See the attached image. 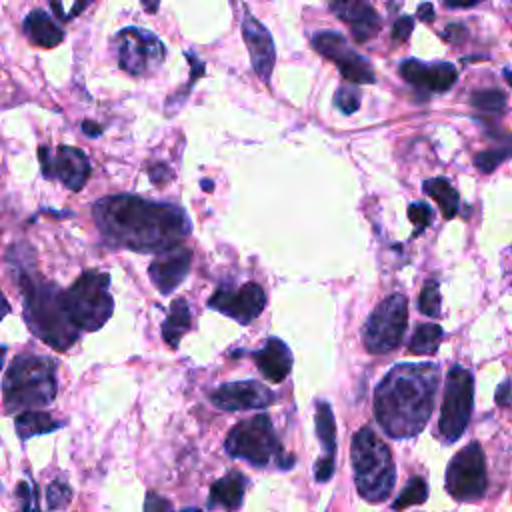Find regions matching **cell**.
Segmentation results:
<instances>
[{
  "label": "cell",
  "instance_id": "obj_1",
  "mask_svg": "<svg viewBox=\"0 0 512 512\" xmlns=\"http://www.w3.org/2000/svg\"><path fill=\"white\" fill-rule=\"evenodd\" d=\"M100 234L114 246L134 252H164L190 234V220L180 206L140 196H106L94 204Z\"/></svg>",
  "mask_w": 512,
  "mask_h": 512
},
{
  "label": "cell",
  "instance_id": "obj_2",
  "mask_svg": "<svg viewBox=\"0 0 512 512\" xmlns=\"http://www.w3.org/2000/svg\"><path fill=\"white\" fill-rule=\"evenodd\" d=\"M440 370L432 362L396 364L374 390V416L392 438L416 436L428 422Z\"/></svg>",
  "mask_w": 512,
  "mask_h": 512
},
{
  "label": "cell",
  "instance_id": "obj_3",
  "mask_svg": "<svg viewBox=\"0 0 512 512\" xmlns=\"http://www.w3.org/2000/svg\"><path fill=\"white\" fill-rule=\"evenodd\" d=\"M18 282L28 328L54 350H68L78 340L80 328L68 316L64 292L56 284L32 280L30 274H20Z\"/></svg>",
  "mask_w": 512,
  "mask_h": 512
},
{
  "label": "cell",
  "instance_id": "obj_4",
  "mask_svg": "<svg viewBox=\"0 0 512 512\" xmlns=\"http://www.w3.org/2000/svg\"><path fill=\"white\" fill-rule=\"evenodd\" d=\"M2 392L8 412L50 404L56 396V362L34 354L16 356L6 368Z\"/></svg>",
  "mask_w": 512,
  "mask_h": 512
},
{
  "label": "cell",
  "instance_id": "obj_5",
  "mask_svg": "<svg viewBox=\"0 0 512 512\" xmlns=\"http://www.w3.org/2000/svg\"><path fill=\"white\" fill-rule=\"evenodd\" d=\"M352 468L358 494L368 502H382L390 496L396 482V468L390 448L368 426L352 438Z\"/></svg>",
  "mask_w": 512,
  "mask_h": 512
},
{
  "label": "cell",
  "instance_id": "obj_6",
  "mask_svg": "<svg viewBox=\"0 0 512 512\" xmlns=\"http://www.w3.org/2000/svg\"><path fill=\"white\" fill-rule=\"evenodd\" d=\"M110 276L100 270H86L66 292L64 304L70 320L84 332H94L106 324L114 310L108 290Z\"/></svg>",
  "mask_w": 512,
  "mask_h": 512
},
{
  "label": "cell",
  "instance_id": "obj_7",
  "mask_svg": "<svg viewBox=\"0 0 512 512\" xmlns=\"http://www.w3.org/2000/svg\"><path fill=\"white\" fill-rule=\"evenodd\" d=\"M226 452L232 458H242L252 466L260 468H264L272 460L278 462L280 468H292L294 462L292 456L286 458L282 454V446L266 414H258L238 422L226 436Z\"/></svg>",
  "mask_w": 512,
  "mask_h": 512
},
{
  "label": "cell",
  "instance_id": "obj_8",
  "mask_svg": "<svg viewBox=\"0 0 512 512\" xmlns=\"http://www.w3.org/2000/svg\"><path fill=\"white\" fill-rule=\"evenodd\" d=\"M472 400H474L472 374L458 364L452 366L446 376L442 412L438 422V434L444 442L452 444L464 434L472 414Z\"/></svg>",
  "mask_w": 512,
  "mask_h": 512
},
{
  "label": "cell",
  "instance_id": "obj_9",
  "mask_svg": "<svg viewBox=\"0 0 512 512\" xmlns=\"http://www.w3.org/2000/svg\"><path fill=\"white\" fill-rule=\"evenodd\" d=\"M408 324V300L404 294L384 298L368 316L362 336L364 346L372 354L392 352L400 346Z\"/></svg>",
  "mask_w": 512,
  "mask_h": 512
},
{
  "label": "cell",
  "instance_id": "obj_10",
  "mask_svg": "<svg viewBox=\"0 0 512 512\" xmlns=\"http://www.w3.org/2000/svg\"><path fill=\"white\" fill-rule=\"evenodd\" d=\"M488 486L486 460L478 442H470L448 464L446 490L454 500L470 502L484 496Z\"/></svg>",
  "mask_w": 512,
  "mask_h": 512
},
{
  "label": "cell",
  "instance_id": "obj_11",
  "mask_svg": "<svg viewBox=\"0 0 512 512\" xmlns=\"http://www.w3.org/2000/svg\"><path fill=\"white\" fill-rule=\"evenodd\" d=\"M114 46L118 50V64L132 76H144L158 68L164 60L162 42L148 30L124 28L116 34Z\"/></svg>",
  "mask_w": 512,
  "mask_h": 512
},
{
  "label": "cell",
  "instance_id": "obj_12",
  "mask_svg": "<svg viewBox=\"0 0 512 512\" xmlns=\"http://www.w3.org/2000/svg\"><path fill=\"white\" fill-rule=\"evenodd\" d=\"M312 46L324 58L332 60L346 80L354 84H372L376 80L372 64L356 50H352V46L346 42L342 34L332 30L316 32L312 36Z\"/></svg>",
  "mask_w": 512,
  "mask_h": 512
},
{
  "label": "cell",
  "instance_id": "obj_13",
  "mask_svg": "<svg viewBox=\"0 0 512 512\" xmlns=\"http://www.w3.org/2000/svg\"><path fill=\"white\" fill-rule=\"evenodd\" d=\"M266 306V294L260 284L246 282L240 288L222 286L208 298V308L234 318L240 324H250L262 314Z\"/></svg>",
  "mask_w": 512,
  "mask_h": 512
},
{
  "label": "cell",
  "instance_id": "obj_14",
  "mask_svg": "<svg viewBox=\"0 0 512 512\" xmlns=\"http://www.w3.org/2000/svg\"><path fill=\"white\" fill-rule=\"evenodd\" d=\"M38 154H40V164L46 178L58 176L62 184L72 192H78L80 188H84L90 176V162L80 148L60 146L54 158H50L48 148H40Z\"/></svg>",
  "mask_w": 512,
  "mask_h": 512
},
{
  "label": "cell",
  "instance_id": "obj_15",
  "mask_svg": "<svg viewBox=\"0 0 512 512\" xmlns=\"http://www.w3.org/2000/svg\"><path fill=\"white\" fill-rule=\"evenodd\" d=\"M274 398V392L256 380L228 382L210 394L212 404L226 412L266 408L274 402Z\"/></svg>",
  "mask_w": 512,
  "mask_h": 512
},
{
  "label": "cell",
  "instance_id": "obj_16",
  "mask_svg": "<svg viewBox=\"0 0 512 512\" xmlns=\"http://www.w3.org/2000/svg\"><path fill=\"white\" fill-rule=\"evenodd\" d=\"M242 36L250 52L254 72L260 76L262 82H268L276 62L274 40L270 32L264 28V24L248 12V8L244 10V18H242Z\"/></svg>",
  "mask_w": 512,
  "mask_h": 512
},
{
  "label": "cell",
  "instance_id": "obj_17",
  "mask_svg": "<svg viewBox=\"0 0 512 512\" xmlns=\"http://www.w3.org/2000/svg\"><path fill=\"white\" fill-rule=\"evenodd\" d=\"M402 78L422 92H446L454 86L458 72L448 62H420L404 60L400 64Z\"/></svg>",
  "mask_w": 512,
  "mask_h": 512
},
{
  "label": "cell",
  "instance_id": "obj_18",
  "mask_svg": "<svg viewBox=\"0 0 512 512\" xmlns=\"http://www.w3.org/2000/svg\"><path fill=\"white\" fill-rule=\"evenodd\" d=\"M190 264H192V250L184 246H176L160 252L148 266V274L152 284L160 290V294H170L188 276Z\"/></svg>",
  "mask_w": 512,
  "mask_h": 512
},
{
  "label": "cell",
  "instance_id": "obj_19",
  "mask_svg": "<svg viewBox=\"0 0 512 512\" xmlns=\"http://www.w3.org/2000/svg\"><path fill=\"white\" fill-rule=\"evenodd\" d=\"M330 8L350 26L356 42H366L380 30V18L368 0H330Z\"/></svg>",
  "mask_w": 512,
  "mask_h": 512
},
{
  "label": "cell",
  "instance_id": "obj_20",
  "mask_svg": "<svg viewBox=\"0 0 512 512\" xmlns=\"http://www.w3.org/2000/svg\"><path fill=\"white\" fill-rule=\"evenodd\" d=\"M316 434H318V440L322 442L324 456L318 458L314 476L318 482H328L334 474V464H336V424H334L332 408L326 402L316 404Z\"/></svg>",
  "mask_w": 512,
  "mask_h": 512
},
{
  "label": "cell",
  "instance_id": "obj_21",
  "mask_svg": "<svg viewBox=\"0 0 512 512\" xmlns=\"http://www.w3.org/2000/svg\"><path fill=\"white\" fill-rule=\"evenodd\" d=\"M254 360L270 382H282L292 368V352L280 338H268L266 344L254 352Z\"/></svg>",
  "mask_w": 512,
  "mask_h": 512
},
{
  "label": "cell",
  "instance_id": "obj_22",
  "mask_svg": "<svg viewBox=\"0 0 512 512\" xmlns=\"http://www.w3.org/2000/svg\"><path fill=\"white\" fill-rule=\"evenodd\" d=\"M244 492H246V476L238 470H232L210 486V508L236 510L242 506Z\"/></svg>",
  "mask_w": 512,
  "mask_h": 512
},
{
  "label": "cell",
  "instance_id": "obj_23",
  "mask_svg": "<svg viewBox=\"0 0 512 512\" xmlns=\"http://www.w3.org/2000/svg\"><path fill=\"white\" fill-rule=\"evenodd\" d=\"M22 28H24L26 36L34 44H38L42 48H54V46H58L64 40V30L58 28L52 22V18L46 12H42V10H32L24 18V26Z\"/></svg>",
  "mask_w": 512,
  "mask_h": 512
},
{
  "label": "cell",
  "instance_id": "obj_24",
  "mask_svg": "<svg viewBox=\"0 0 512 512\" xmlns=\"http://www.w3.org/2000/svg\"><path fill=\"white\" fill-rule=\"evenodd\" d=\"M192 326V314L184 298H178L172 302L168 318L162 324V336L168 346L176 348L180 344V338L190 330Z\"/></svg>",
  "mask_w": 512,
  "mask_h": 512
},
{
  "label": "cell",
  "instance_id": "obj_25",
  "mask_svg": "<svg viewBox=\"0 0 512 512\" xmlns=\"http://www.w3.org/2000/svg\"><path fill=\"white\" fill-rule=\"evenodd\" d=\"M422 190H424L430 198L436 200V204L440 206L444 218H454V216H456L460 198H458V192L452 188V184H450L446 178H430V180H424Z\"/></svg>",
  "mask_w": 512,
  "mask_h": 512
},
{
  "label": "cell",
  "instance_id": "obj_26",
  "mask_svg": "<svg viewBox=\"0 0 512 512\" xmlns=\"http://www.w3.org/2000/svg\"><path fill=\"white\" fill-rule=\"evenodd\" d=\"M14 426H16V432L22 440H28L32 436H38V434H48V432H54L56 428H60L62 424L56 422L50 414L46 412H22L16 416L14 420Z\"/></svg>",
  "mask_w": 512,
  "mask_h": 512
},
{
  "label": "cell",
  "instance_id": "obj_27",
  "mask_svg": "<svg viewBox=\"0 0 512 512\" xmlns=\"http://www.w3.org/2000/svg\"><path fill=\"white\" fill-rule=\"evenodd\" d=\"M442 328L438 324H420L410 342H408V352L410 354H434L440 346V340H442Z\"/></svg>",
  "mask_w": 512,
  "mask_h": 512
},
{
  "label": "cell",
  "instance_id": "obj_28",
  "mask_svg": "<svg viewBox=\"0 0 512 512\" xmlns=\"http://www.w3.org/2000/svg\"><path fill=\"white\" fill-rule=\"evenodd\" d=\"M426 498H428V484H426V480L420 478V476H414L402 488L400 496L392 502V508L394 510H402V508H408V506H414V504H422V502H426Z\"/></svg>",
  "mask_w": 512,
  "mask_h": 512
},
{
  "label": "cell",
  "instance_id": "obj_29",
  "mask_svg": "<svg viewBox=\"0 0 512 512\" xmlns=\"http://www.w3.org/2000/svg\"><path fill=\"white\" fill-rule=\"evenodd\" d=\"M470 104L484 114H502L506 108V96L502 90H496V88L478 90L472 94Z\"/></svg>",
  "mask_w": 512,
  "mask_h": 512
},
{
  "label": "cell",
  "instance_id": "obj_30",
  "mask_svg": "<svg viewBox=\"0 0 512 512\" xmlns=\"http://www.w3.org/2000/svg\"><path fill=\"white\" fill-rule=\"evenodd\" d=\"M512 158V144H504L500 148H494V150H484V152H478L474 156V164L480 172L484 174H490L494 172L504 160Z\"/></svg>",
  "mask_w": 512,
  "mask_h": 512
},
{
  "label": "cell",
  "instance_id": "obj_31",
  "mask_svg": "<svg viewBox=\"0 0 512 512\" xmlns=\"http://www.w3.org/2000/svg\"><path fill=\"white\" fill-rule=\"evenodd\" d=\"M418 308L424 316H430V318L440 316V290H438L436 280H428L424 284L420 298H418Z\"/></svg>",
  "mask_w": 512,
  "mask_h": 512
},
{
  "label": "cell",
  "instance_id": "obj_32",
  "mask_svg": "<svg viewBox=\"0 0 512 512\" xmlns=\"http://www.w3.org/2000/svg\"><path fill=\"white\" fill-rule=\"evenodd\" d=\"M72 500V490L66 484V480L58 478L54 482L48 484L46 488V504L50 510H58V508H66Z\"/></svg>",
  "mask_w": 512,
  "mask_h": 512
},
{
  "label": "cell",
  "instance_id": "obj_33",
  "mask_svg": "<svg viewBox=\"0 0 512 512\" xmlns=\"http://www.w3.org/2000/svg\"><path fill=\"white\" fill-rule=\"evenodd\" d=\"M334 106L344 112V114H352L360 108V92L352 86H342L336 90L334 96Z\"/></svg>",
  "mask_w": 512,
  "mask_h": 512
},
{
  "label": "cell",
  "instance_id": "obj_34",
  "mask_svg": "<svg viewBox=\"0 0 512 512\" xmlns=\"http://www.w3.org/2000/svg\"><path fill=\"white\" fill-rule=\"evenodd\" d=\"M408 218L414 224V234H420L424 228L432 224V208L426 202H412L408 206Z\"/></svg>",
  "mask_w": 512,
  "mask_h": 512
},
{
  "label": "cell",
  "instance_id": "obj_35",
  "mask_svg": "<svg viewBox=\"0 0 512 512\" xmlns=\"http://www.w3.org/2000/svg\"><path fill=\"white\" fill-rule=\"evenodd\" d=\"M16 496L20 498L22 510H38V500H36V488L28 482H20L16 486Z\"/></svg>",
  "mask_w": 512,
  "mask_h": 512
},
{
  "label": "cell",
  "instance_id": "obj_36",
  "mask_svg": "<svg viewBox=\"0 0 512 512\" xmlns=\"http://www.w3.org/2000/svg\"><path fill=\"white\" fill-rule=\"evenodd\" d=\"M412 28H414V20L410 16H402L396 20V24L392 28V38L396 42H406L408 36L412 34Z\"/></svg>",
  "mask_w": 512,
  "mask_h": 512
},
{
  "label": "cell",
  "instance_id": "obj_37",
  "mask_svg": "<svg viewBox=\"0 0 512 512\" xmlns=\"http://www.w3.org/2000/svg\"><path fill=\"white\" fill-rule=\"evenodd\" d=\"M496 402L498 406H510L512 404V382L506 380L496 390Z\"/></svg>",
  "mask_w": 512,
  "mask_h": 512
},
{
  "label": "cell",
  "instance_id": "obj_38",
  "mask_svg": "<svg viewBox=\"0 0 512 512\" xmlns=\"http://www.w3.org/2000/svg\"><path fill=\"white\" fill-rule=\"evenodd\" d=\"M446 40H450V42H460L464 36H466V28L462 26V24H450L446 30H444V34H442Z\"/></svg>",
  "mask_w": 512,
  "mask_h": 512
},
{
  "label": "cell",
  "instance_id": "obj_39",
  "mask_svg": "<svg viewBox=\"0 0 512 512\" xmlns=\"http://www.w3.org/2000/svg\"><path fill=\"white\" fill-rule=\"evenodd\" d=\"M150 178H152V182L154 184H162L164 180H170L172 176H170V170H166V166L164 164H160V166H156V168H150Z\"/></svg>",
  "mask_w": 512,
  "mask_h": 512
},
{
  "label": "cell",
  "instance_id": "obj_40",
  "mask_svg": "<svg viewBox=\"0 0 512 512\" xmlns=\"http://www.w3.org/2000/svg\"><path fill=\"white\" fill-rule=\"evenodd\" d=\"M144 508L146 510H152V508H172L170 506V502L168 500H162V498H158L156 494H148V498H146V504H144Z\"/></svg>",
  "mask_w": 512,
  "mask_h": 512
},
{
  "label": "cell",
  "instance_id": "obj_41",
  "mask_svg": "<svg viewBox=\"0 0 512 512\" xmlns=\"http://www.w3.org/2000/svg\"><path fill=\"white\" fill-rule=\"evenodd\" d=\"M418 18H420V20H424V22H432V20H434L432 4H428V2L420 4V8H418Z\"/></svg>",
  "mask_w": 512,
  "mask_h": 512
},
{
  "label": "cell",
  "instance_id": "obj_42",
  "mask_svg": "<svg viewBox=\"0 0 512 512\" xmlns=\"http://www.w3.org/2000/svg\"><path fill=\"white\" fill-rule=\"evenodd\" d=\"M482 0H444V4L448 8H472L476 4H480Z\"/></svg>",
  "mask_w": 512,
  "mask_h": 512
},
{
  "label": "cell",
  "instance_id": "obj_43",
  "mask_svg": "<svg viewBox=\"0 0 512 512\" xmlns=\"http://www.w3.org/2000/svg\"><path fill=\"white\" fill-rule=\"evenodd\" d=\"M82 128H84V132H86L88 136H98V134H100V126H98L96 122L84 120V122H82Z\"/></svg>",
  "mask_w": 512,
  "mask_h": 512
},
{
  "label": "cell",
  "instance_id": "obj_44",
  "mask_svg": "<svg viewBox=\"0 0 512 512\" xmlns=\"http://www.w3.org/2000/svg\"><path fill=\"white\" fill-rule=\"evenodd\" d=\"M90 2H92V0H76L74 6H72V12L68 14V18H74V16H78L80 12H84V8H86Z\"/></svg>",
  "mask_w": 512,
  "mask_h": 512
},
{
  "label": "cell",
  "instance_id": "obj_45",
  "mask_svg": "<svg viewBox=\"0 0 512 512\" xmlns=\"http://www.w3.org/2000/svg\"><path fill=\"white\" fill-rule=\"evenodd\" d=\"M50 4H52V12L60 18V20H68V16L62 12V6H60V0H50Z\"/></svg>",
  "mask_w": 512,
  "mask_h": 512
},
{
  "label": "cell",
  "instance_id": "obj_46",
  "mask_svg": "<svg viewBox=\"0 0 512 512\" xmlns=\"http://www.w3.org/2000/svg\"><path fill=\"white\" fill-rule=\"evenodd\" d=\"M142 6L146 8V12H156V8H158V0H142Z\"/></svg>",
  "mask_w": 512,
  "mask_h": 512
},
{
  "label": "cell",
  "instance_id": "obj_47",
  "mask_svg": "<svg viewBox=\"0 0 512 512\" xmlns=\"http://www.w3.org/2000/svg\"><path fill=\"white\" fill-rule=\"evenodd\" d=\"M202 188H208V190H210V188H212V182H202Z\"/></svg>",
  "mask_w": 512,
  "mask_h": 512
},
{
  "label": "cell",
  "instance_id": "obj_48",
  "mask_svg": "<svg viewBox=\"0 0 512 512\" xmlns=\"http://www.w3.org/2000/svg\"><path fill=\"white\" fill-rule=\"evenodd\" d=\"M506 76H508V80H510V84H512V74H510V72H506Z\"/></svg>",
  "mask_w": 512,
  "mask_h": 512
}]
</instances>
